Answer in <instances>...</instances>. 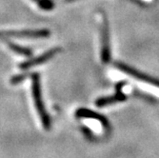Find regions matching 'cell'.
I'll return each mask as SVG.
<instances>
[{
  "mask_svg": "<svg viewBox=\"0 0 159 158\" xmlns=\"http://www.w3.org/2000/svg\"><path fill=\"white\" fill-rule=\"evenodd\" d=\"M32 93L34 101L36 107V110L38 111V114L40 116V119L42 121L43 127L45 129H50L51 121L49 118L48 113L45 110V106L42 101V95H41V87H40V75L39 74L34 73L32 74Z\"/></svg>",
  "mask_w": 159,
  "mask_h": 158,
  "instance_id": "6da1fadb",
  "label": "cell"
},
{
  "mask_svg": "<svg viewBox=\"0 0 159 158\" xmlns=\"http://www.w3.org/2000/svg\"><path fill=\"white\" fill-rule=\"evenodd\" d=\"M102 13V23H101V60H102L103 63H109L111 60L109 23L105 13Z\"/></svg>",
  "mask_w": 159,
  "mask_h": 158,
  "instance_id": "7a4b0ae2",
  "label": "cell"
},
{
  "mask_svg": "<svg viewBox=\"0 0 159 158\" xmlns=\"http://www.w3.org/2000/svg\"><path fill=\"white\" fill-rule=\"evenodd\" d=\"M51 35V32L47 29L40 30H22V31H1L0 38L6 37H30V38H45Z\"/></svg>",
  "mask_w": 159,
  "mask_h": 158,
  "instance_id": "3957f363",
  "label": "cell"
},
{
  "mask_svg": "<svg viewBox=\"0 0 159 158\" xmlns=\"http://www.w3.org/2000/svg\"><path fill=\"white\" fill-rule=\"evenodd\" d=\"M114 65L118 70L123 71V73L134 77L135 79H137V80H139L141 82H144L146 84H150V85L152 86V87H155V88L159 89V80L158 79H155V78H153L152 76H149V75H147L145 74H142V73H140V71H138L137 70H134V69L129 67V66H127V65H125L123 63L116 62Z\"/></svg>",
  "mask_w": 159,
  "mask_h": 158,
  "instance_id": "277c9868",
  "label": "cell"
},
{
  "mask_svg": "<svg viewBox=\"0 0 159 158\" xmlns=\"http://www.w3.org/2000/svg\"><path fill=\"white\" fill-rule=\"evenodd\" d=\"M61 52V48L59 47H56V48H53L52 50H49L47 51L46 52L42 53L41 55L37 56V57H34V58H32V59H29L23 63H21L19 65V68L22 69V70H28L32 67H34V66H38V65H41V64H44L46 63L47 61L51 60L52 57L56 54Z\"/></svg>",
  "mask_w": 159,
  "mask_h": 158,
  "instance_id": "5b68a950",
  "label": "cell"
},
{
  "mask_svg": "<svg viewBox=\"0 0 159 158\" xmlns=\"http://www.w3.org/2000/svg\"><path fill=\"white\" fill-rule=\"evenodd\" d=\"M123 83L118 84L116 86V93H115L114 95L112 96H107V97H102L96 100L95 105L97 107H105V106H109L111 104H115L118 102H123L126 100V95L124 94V93L122 92L123 89Z\"/></svg>",
  "mask_w": 159,
  "mask_h": 158,
  "instance_id": "8992f818",
  "label": "cell"
},
{
  "mask_svg": "<svg viewBox=\"0 0 159 158\" xmlns=\"http://www.w3.org/2000/svg\"><path fill=\"white\" fill-rule=\"evenodd\" d=\"M76 116L77 117H83V118H90V119H93L98 121L101 125L105 128L109 127V122L108 120L101 114H98L93 111H89L87 109H79L76 111Z\"/></svg>",
  "mask_w": 159,
  "mask_h": 158,
  "instance_id": "52a82bcc",
  "label": "cell"
},
{
  "mask_svg": "<svg viewBox=\"0 0 159 158\" xmlns=\"http://www.w3.org/2000/svg\"><path fill=\"white\" fill-rule=\"evenodd\" d=\"M6 43L8 44L9 48L14 52L16 53L17 54H20V55H24V56H27V57H31L33 55V51L31 49L29 48H25V47H22V46H19L17 44H16V43H12L9 40L6 41Z\"/></svg>",
  "mask_w": 159,
  "mask_h": 158,
  "instance_id": "ba28073f",
  "label": "cell"
},
{
  "mask_svg": "<svg viewBox=\"0 0 159 158\" xmlns=\"http://www.w3.org/2000/svg\"><path fill=\"white\" fill-rule=\"evenodd\" d=\"M34 1L38 7L44 11H51L54 8L53 0H33Z\"/></svg>",
  "mask_w": 159,
  "mask_h": 158,
  "instance_id": "9c48e42d",
  "label": "cell"
},
{
  "mask_svg": "<svg viewBox=\"0 0 159 158\" xmlns=\"http://www.w3.org/2000/svg\"><path fill=\"white\" fill-rule=\"evenodd\" d=\"M28 76H29V74H17L16 76H12L11 78V84H13V85L19 84V83L23 82Z\"/></svg>",
  "mask_w": 159,
  "mask_h": 158,
  "instance_id": "30bf717a",
  "label": "cell"
},
{
  "mask_svg": "<svg viewBox=\"0 0 159 158\" xmlns=\"http://www.w3.org/2000/svg\"><path fill=\"white\" fill-rule=\"evenodd\" d=\"M75 0H65V2H74Z\"/></svg>",
  "mask_w": 159,
  "mask_h": 158,
  "instance_id": "8fae6325",
  "label": "cell"
}]
</instances>
